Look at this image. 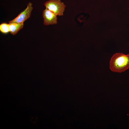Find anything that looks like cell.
<instances>
[{"instance_id": "2", "label": "cell", "mask_w": 129, "mask_h": 129, "mask_svg": "<svg viewBox=\"0 0 129 129\" xmlns=\"http://www.w3.org/2000/svg\"><path fill=\"white\" fill-rule=\"evenodd\" d=\"M44 5L46 9L60 16L63 15L66 6L60 0H49L45 3Z\"/></svg>"}, {"instance_id": "1", "label": "cell", "mask_w": 129, "mask_h": 129, "mask_svg": "<svg viewBox=\"0 0 129 129\" xmlns=\"http://www.w3.org/2000/svg\"><path fill=\"white\" fill-rule=\"evenodd\" d=\"M109 68L112 71L121 73L129 68V54H114L110 62Z\"/></svg>"}, {"instance_id": "4", "label": "cell", "mask_w": 129, "mask_h": 129, "mask_svg": "<svg viewBox=\"0 0 129 129\" xmlns=\"http://www.w3.org/2000/svg\"><path fill=\"white\" fill-rule=\"evenodd\" d=\"M43 24L46 26L57 24V15L52 11L45 9L43 12Z\"/></svg>"}, {"instance_id": "5", "label": "cell", "mask_w": 129, "mask_h": 129, "mask_svg": "<svg viewBox=\"0 0 129 129\" xmlns=\"http://www.w3.org/2000/svg\"><path fill=\"white\" fill-rule=\"evenodd\" d=\"M8 24L10 32L13 35L16 34L20 30L23 28L24 26L23 23H10Z\"/></svg>"}, {"instance_id": "6", "label": "cell", "mask_w": 129, "mask_h": 129, "mask_svg": "<svg viewBox=\"0 0 129 129\" xmlns=\"http://www.w3.org/2000/svg\"><path fill=\"white\" fill-rule=\"evenodd\" d=\"M0 30L2 32L6 33L10 32V29L8 24L2 23L0 25Z\"/></svg>"}, {"instance_id": "3", "label": "cell", "mask_w": 129, "mask_h": 129, "mask_svg": "<svg viewBox=\"0 0 129 129\" xmlns=\"http://www.w3.org/2000/svg\"><path fill=\"white\" fill-rule=\"evenodd\" d=\"M32 4L29 2L27 5V8L21 12L13 20L9 22V23H22L30 17L31 12L33 9Z\"/></svg>"}]
</instances>
